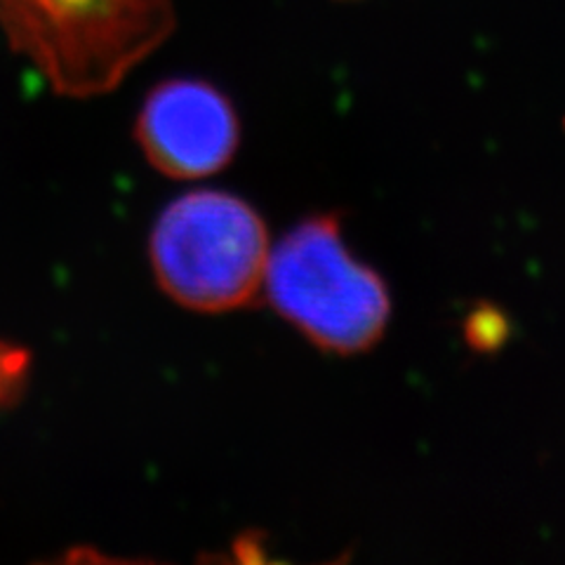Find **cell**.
Listing matches in <instances>:
<instances>
[{
  "mask_svg": "<svg viewBox=\"0 0 565 565\" xmlns=\"http://www.w3.org/2000/svg\"><path fill=\"white\" fill-rule=\"evenodd\" d=\"M29 380V353L10 342H0V408L17 403Z\"/></svg>",
  "mask_w": 565,
  "mask_h": 565,
  "instance_id": "6",
  "label": "cell"
},
{
  "mask_svg": "<svg viewBox=\"0 0 565 565\" xmlns=\"http://www.w3.org/2000/svg\"><path fill=\"white\" fill-rule=\"evenodd\" d=\"M174 0H0V29L60 95L114 90L174 29Z\"/></svg>",
  "mask_w": 565,
  "mask_h": 565,
  "instance_id": "1",
  "label": "cell"
},
{
  "mask_svg": "<svg viewBox=\"0 0 565 565\" xmlns=\"http://www.w3.org/2000/svg\"><path fill=\"white\" fill-rule=\"evenodd\" d=\"M269 255L267 224L257 210L224 191L184 193L161 212L151 234L158 286L203 313L255 302Z\"/></svg>",
  "mask_w": 565,
  "mask_h": 565,
  "instance_id": "3",
  "label": "cell"
},
{
  "mask_svg": "<svg viewBox=\"0 0 565 565\" xmlns=\"http://www.w3.org/2000/svg\"><path fill=\"white\" fill-rule=\"evenodd\" d=\"M462 332L467 347L473 353L492 356V353L502 351L511 340V318L498 305L479 302L467 313Z\"/></svg>",
  "mask_w": 565,
  "mask_h": 565,
  "instance_id": "5",
  "label": "cell"
},
{
  "mask_svg": "<svg viewBox=\"0 0 565 565\" xmlns=\"http://www.w3.org/2000/svg\"><path fill=\"white\" fill-rule=\"evenodd\" d=\"M137 141L149 163L174 180H199L232 163L241 139L234 104L201 78H170L147 95Z\"/></svg>",
  "mask_w": 565,
  "mask_h": 565,
  "instance_id": "4",
  "label": "cell"
},
{
  "mask_svg": "<svg viewBox=\"0 0 565 565\" xmlns=\"http://www.w3.org/2000/svg\"><path fill=\"white\" fill-rule=\"evenodd\" d=\"M264 286L271 307L309 342L342 356L373 349L392 318L384 278L351 255L334 215L309 217L282 236Z\"/></svg>",
  "mask_w": 565,
  "mask_h": 565,
  "instance_id": "2",
  "label": "cell"
}]
</instances>
